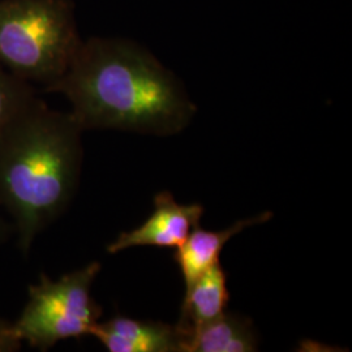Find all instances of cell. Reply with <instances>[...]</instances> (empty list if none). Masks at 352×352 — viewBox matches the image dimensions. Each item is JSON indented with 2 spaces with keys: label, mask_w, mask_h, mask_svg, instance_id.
I'll return each instance as SVG.
<instances>
[{
  "label": "cell",
  "mask_w": 352,
  "mask_h": 352,
  "mask_svg": "<svg viewBox=\"0 0 352 352\" xmlns=\"http://www.w3.org/2000/svg\"><path fill=\"white\" fill-rule=\"evenodd\" d=\"M100 272L101 264L94 261L58 280L42 274L29 287V300L13 324L19 338L49 350L60 340L90 336L101 317V307L91 298Z\"/></svg>",
  "instance_id": "cell-4"
},
{
  "label": "cell",
  "mask_w": 352,
  "mask_h": 352,
  "mask_svg": "<svg viewBox=\"0 0 352 352\" xmlns=\"http://www.w3.org/2000/svg\"><path fill=\"white\" fill-rule=\"evenodd\" d=\"M3 232H4V226H3V223H1V219H0V238H1Z\"/></svg>",
  "instance_id": "cell-12"
},
{
  "label": "cell",
  "mask_w": 352,
  "mask_h": 352,
  "mask_svg": "<svg viewBox=\"0 0 352 352\" xmlns=\"http://www.w3.org/2000/svg\"><path fill=\"white\" fill-rule=\"evenodd\" d=\"M36 100L30 82L0 65V138Z\"/></svg>",
  "instance_id": "cell-10"
},
{
  "label": "cell",
  "mask_w": 352,
  "mask_h": 352,
  "mask_svg": "<svg viewBox=\"0 0 352 352\" xmlns=\"http://www.w3.org/2000/svg\"><path fill=\"white\" fill-rule=\"evenodd\" d=\"M272 217V212H264L252 218L236 221L232 226L219 231H210L200 226L193 228L187 240L176 248L174 256L184 280L186 291L205 272L219 263V256L230 240L245 228L267 222Z\"/></svg>",
  "instance_id": "cell-7"
},
{
  "label": "cell",
  "mask_w": 352,
  "mask_h": 352,
  "mask_svg": "<svg viewBox=\"0 0 352 352\" xmlns=\"http://www.w3.org/2000/svg\"><path fill=\"white\" fill-rule=\"evenodd\" d=\"M82 131L72 113L37 98L0 138V206L12 217L24 254L75 196Z\"/></svg>",
  "instance_id": "cell-2"
},
{
  "label": "cell",
  "mask_w": 352,
  "mask_h": 352,
  "mask_svg": "<svg viewBox=\"0 0 352 352\" xmlns=\"http://www.w3.org/2000/svg\"><path fill=\"white\" fill-rule=\"evenodd\" d=\"M258 337L248 317L227 314L183 334L182 352H253Z\"/></svg>",
  "instance_id": "cell-8"
},
{
  "label": "cell",
  "mask_w": 352,
  "mask_h": 352,
  "mask_svg": "<svg viewBox=\"0 0 352 352\" xmlns=\"http://www.w3.org/2000/svg\"><path fill=\"white\" fill-rule=\"evenodd\" d=\"M204 215L200 204H179L170 192L154 197V212L141 226L122 232L107 247L110 254L133 247L179 248L199 226Z\"/></svg>",
  "instance_id": "cell-5"
},
{
  "label": "cell",
  "mask_w": 352,
  "mask_h": 352,
  "mask_svg": "<svg viewBox=\"0 0 352 352\" xmlns=\"http://www.w3.org/2000/svg\"><path fill=\"white\" fill-rule=\"evenodd\" d=\"M81 42L69 0H0V65L28 82L50 88Z\"/></svg>",
  "instance_id": "cell-3"
},
{
  "label": "cell",
  "mask_w": 352,
  "mask_h": 352,
  "mask_svg": "<svg viewBox=\"0 0 352 352\" xmlns=\"http://www.w3.org/2000/svg\"><path fill=\"white\" fill-rule=\"evenodd\" d=\"M230 292L227 274L221 263L205 272L187 291L176 324L182 334L213 321L227 312Z\"/></svg>",
  "instance_id": "cell-9"
},
{
  "label": "cell",
  "mask_w": 352,
  "mask_h": 352,
  "mask_svg": "<svg viewBox=\"0 0 352 352\" xmlns=\"http://www.w3.org/2000/svg\"><path fill=\"white\" fill-rule=\"evenodd\" d=\"M49 91L64 94L85 129L173 136L190 124L196 106L179 78L149 51L119 38L81 42Z\"/></svg>",
  "instance_id": "cell-1"
},
{
  "label": "cell",
  "mask_w": 352,
  "mask_h": 352,
  "mask_svg": "<svg viewBox=\"0 0 352 352\" xmlns=\"http://www.w3.org/2000/svg\"><path fill=\"white\" fill-rule=\"evenodd\" d=\"M21 342L13 324L0 320V352H14L21 349Z\"/></svg>",
  "instance_id": "cell-11"
},
{
  "label": "cell",
  "mask_w": 352,
  "mask_h": 352,
  "mask_svg": "<svg viewBox=\"0 0 352 352\" xmlns=\"http://www.w3.org/2000/svg\"><path fill=\"white\" fill-rule=\"evenodd\" d=\"M90 336L110 352H182L183 342L177 325L122 316L97 322Z\"/></svg>",
  "instance_id": "cell-6"
}]
</instances>
